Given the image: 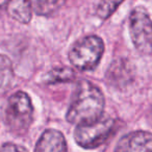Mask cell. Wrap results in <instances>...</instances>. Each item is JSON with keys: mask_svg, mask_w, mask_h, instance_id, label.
<instances>
[{"mask_svg": "<svg viewBox=\"0 0 152 152\" xmlns=\"http://www.w3.org/2000/svg\"><path fill=\"white\" fill-rule=\"evenodd\" d=\"M105 99L101 90L89 80H80L75 87L66 119L76 126L92 124L102 118Z\"/></svg>", "mask_w": 152, "mask_h": 152, "instance_id": "obj_1", "label": "cell"}, {"mask_svg": "<svg viewBox=\"0 0 152 152\" xmlns=\"http://www.w3.org/2000/svg\"><path fill=\"white\" fill-rule=\"evenodd\" d=\"M34 121V105L29 95L19 91L10 96L5 108V123L9 129L17 135H23Z\"/></svg>", "mask_w": 152, "mask_h": 152, "instance_id": "obj_2", "label": "cell"}, {"mask_svg": "<svg viewBox=\"0 0 152 152\" xmlns=\"http://www.w3.org/2000/svg\"><path fill=\"white\" fill-rule=\"evenodd\" d=\"M104 53V43L100 37L91 34L77 40L69 51L71 65L80 71L94 70Z\"/></svg>", "mask_w": 152, "mask_h": 152, "instance_id": "obj_3", "label": "cell"}, {"mask_svg": "<svg viewBox=\"0 0 152 152\" xmlns=\"http://www.w3.org/2000/svg\"><path fill=\"white\" fill-rule=\"evenodd\" d=\"M117 121L102 117L92 124L76 126L74 139L81 148L87 150L96 149L103 145L117 130Z\"/></svg>", "mask_w": 152, "mask_h": 152, "instance_id": "obj_4", "label": "cell"}, {"mask_svg": "<svg viewBox=\"0 0 152 152\" xmlns=\"http://www.w3.org/2000/svg\"><path fill=\"white\" fill-rule=\"evenodd\" d=\"M129 34L133 46L141 54H152V20L144 7H137L129 15Z\"/></svg>", "mask_w": 152, "mask_h": 152, "instance_id": "obj_5", "label": "cell"}, {"mask_svg": "<svg viewBox=\"0 0 152 152\" xmlns=\"http://www.w3.org/2000/svg\"><path fill=\"white\" fill-rule=\"evenodd\" d=\"M114 152H152V133L145 130L127 133L120 139Z\"/></svg>", "mask_w": 152, "mask_h": 152, "instance_id": "obj_6", "label": "cell"}, {"mask_svg": "<svg viewBox=\"0 0 152 152\" xmlns=\"http://www.w3.org/2000/svg\"><path fill=\"white\" fill-rule=\"evenodd\" d=\"M34 152H67V142L61 131L46 129L37 142Z\"/></svg>", "mask_w": 152, "mask_h": 152, "instance_id": "obj_7", "label": "cell"}, {"mask_svg": "<svg viewBox=\"0 0 152 152\" xmlns=\"http://www.w3.org/2000/svg\"><path fill=\"white\" fill-rule=\"evenodd\" d=\"M133 77L132 66L126 59H117L110 66L106 72V79L115 87H124L128 85Z\"/></svg>", "mask_w": 152, "mask_h": 152, "instance_id": "obj_8", "label": "cell"}, {"mask_svg": "<svg viewBox=\"0 0 152 152\" xmlns=\"http://www.w3.org/2000/svg\"><path fill=\"white\" fill-rule=\"evenodd\" d=\"M7 10L9 15L20 23L27 24L32 17V5L30 1L18 0L7 2Z\"/></svg>", "mask_w": 152, "mask_h": 152, "instance_id": "obj_9", "label": "cell"}, {"mask_svg": "<svg viewBox=\"0 0 152 152\" xmlns=\"http://www.w3.org/2000/svg\"><path fill=\"white\" fill-rule=\"evenodd\" d=\"M15 81V72L10 57L0 54V96L12 89Z\"/></svg>", "mask_w": 152, "mask_h": 152, "instance_id": "obj_10", "label": "cell"}, {"mask_svg": "<svg viewBox=\"0 0 152 152\" xmlns=\"http://www.w3.org/2000/svg\"><path fill=\"white\" fill-rule=\"evenodd\" d=\"M76 78V73L71 68L57 67L53 68L45 75V83L48 85H55L61 83H71Z\"/></svg>", "mask_w": 152, "mask_h": 152, "instance_id": "obj_11", "label": "cell"}, {"mask_svg": "<svg viewBox=\"0 0 152 152\" xmlns=\"http://www.w3.org/2000/svg\"><path fill=\"white\" fill-rule=\"evenodd\" d=\"M64 3V1H34L31 5L38 15L51 16L57 12Z\"/></svg>", "mask_w": 152, "mask_h": 152, "instance_id": "obj_12", "label": "cell"}, {"mask_svg": "<svg viewBox=\"0 0 152 152\" xmlns=\"http://www.w3.org/2000/svg\"><path fill=\"white\" fill-rule=\"evenodd\" d=\"M120 4H122L121 1H101L97 7V15L103 20L107 19Z\"/></svg>", "mask_w": 152, "mask_h": 152, "instance_id": "obj_13", "label": "cell"}, {"mask_svg": "<svg viewBox=\"0 0 152 152\" xmlns=\"http://www.w3.org/2000/svg\"><path fill=\"white\" fill-rule=\"evenodd\" d=\"M0 152H28L27 149L14 143H5L1 146Z\"/></svg>", "mask_w": 152, "mask_h": 152, "instance_id": "obj_14", "label": "cell"}]
</instances>
